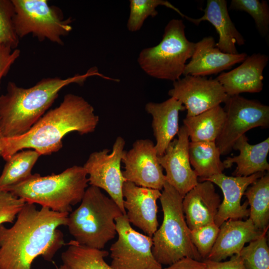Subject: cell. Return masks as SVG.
<instances>
[{
    "label": "cell",
    "mask_w": 269,
    "mask_h": 269,
    "mask_svg": "<svg viewBox=\"0 0 269 269\" xmlns=\"http://www.w3.org/2000/svg\"><path fill=\"white\" fill-rule=\"evenodd\" d=\"M230 9L243 11L249 13L254 20L256 27L263 36L269 32V6L265 0H232Z\"/></svg>",
    "instance_id": "obj_31"
},
{
    "label": "cell",
    "mask_w": 269,
    "mask_h": 269,
    "mask_svg": "<svg viewBox=\"0 0 269 269\" xmlns=\"http://www.w3.org/2000/svg\"><path fill=\"white\" fill-rule=\"evenodd\" d=\"M20 54V51L18 49H12L7 45H0V83Z\"/></svg>",
    "instance_id": "obj_35"
},
{
    "label": "cell",
    "mask_w": 269,
    "mask_h": 269,
    "mask_svg": "<svg viewBox=\"0 0 269 269\" xmlns=\"http://www.w3.org/2000/svg\"><path fill=\"white\" fill-rule=\"evenodd\" d=\"M263 232L258 230L249 218L245 221L229 219L219 227L216 242L206 259L221 262L239 255L245 244L257 239Z\"/></svg>",
    "instance_id": "obj_20"
},
{
    "label": "cell",
    "mask_w": 269,
    "mask_h": 269,
    "mask_svg": "<svg viewBox=\"0 0 269 269\" xmlns=\"http://www.w3.org/2000/svg\"><path fill=\"white\" fill-rule=\"evenodd\" d=\"M162 269H206L203 261L190 258H183Z\"/></svg>",
    "instance_id": "obj_37"
},
{
    "label": "cell",
    "mask_w": 269,
    "mask_h": 269,
    "mask_svg": "<svg viewBox=\"0 0 269 269\" xmlns=\"http://www.w3.org/2000/svg\"><path fill=\"white\" fill-rule=\"evenodd\" d=\"M80 203L68 215L69 232L79 244L102 250L117 234L115 220L123 214L112 198L95 186L87 187Z\"/></svg>",
    "instance_id": "obj_5"
},
{
    "label": "cell",
    "mask_w": 269,
    "mask_h": 269,
    "mask_svg": "<svg viewBox=\"0 0 269 269\" xmlns=\"http://www.w3.org/2000/svg\"><path fill=\"white\" fill-rule=\"evenodd\" d=\"M25 202L15 196L0 205V225L13 223Z\"/></svg>",
    "instance_id": "obj_34"
},
{
    "label": "cell",
    "mask_w": 269,
    "mask_h": 269,
    "mask_svg": "<svg viewBox=\"0 0 269 269\" xmlns=\"http://www.w3.org/2000/svg\"><path fill=\"white\" fill-rule=\"evenodd\" d=\"M188 150L190 164L201 181L223 173L225 168L215 142L189 141Z\"/></svg>",
    "instance_id": "obj_25"
},
{
    "label": "cell",
    "mask_w": 269,
    "mask_h": 269,
    "mask_svg": "<svg viewBox=\"0 0 269 269\" xmlns=\"http://www.w3.org/2000/svg\"><path fill=\"white\" fill-rule=\"evenodd\" d=\"M204 14L198 18L186 16L185 18L196 25L203 21L209 22L216 29L219 39L216 46L221 51L231 54L238 53L236 44H245V39L232 22L225 0H208Z\"/></svg>",
    "instance_id": "obj_21"
},
{
    "label": "cell",
    "mask_w": 269,
    "mask_h": 269,
    "mask_svg": "<svg viewBox=\"0 0 269 269\" xmlns=\"http://www.w3.org/2000/svg\"><path fill=\"white\" fill-rule=\"evenodd\" d=\"M99 121L93 106L82 97L67 94L60 105L46 112L24 134L2 137L1 156L7 161L13 154L31 148L41 155L51 154L63 146L64 136L72 132L83 135L95 131Z\"/></svg>",
    "instance_id": "obj_2"
},
{
    "label": "cell",
    "mask_w": 269,
    "mask_h": 269,
    "mask_svg": "<svg viewBox=\"0 0 269 269\" xmlns=\"http://www.w3.org/2000/svg\"><path fill=\"white\" fill-rule=\"evenodd\" d=\"M159 199L163 218L152 237L155 260L162 266H169L184 258L201 261L190 239L182 209L183 197L165 181Z\"/></svg>",
    "instance_id": "obj_6"
},
{
    "label": "cell",
    "mask_w": 269,
    "mask_h": 269,
    "mask_svg": "<svg viewBox=\"0 0 269 269\" xmlns=\"http://www.w3.org/2000/svg\"><path fill=\"white\" fill-rule=\"evenodd\" d=\"M206 269H246L240 255L231 257L225 262H217L205 259L203 260Z\"/></svg>",
    "instance_id": "obj_36"
},
{
    "label": "cell",
    "mask_w": 269,
    "mask_h": 269,
    "mask_svg": "<svg viewBox=\"0 0 269 269\" xmlns=\"http://www.w3.org/2000/svg\"><path fill=\"white\" fill-rule=\"evenodd\" d=\"M122 193L126 215L129 222L152 237L158 226L156 202L161 196L160 191L126 181Z\"/></svg>",
    "instance_id": "obj_15"
},
{
    "label": "cell",
    "mask_w": 269,
    "mask_h": 269,
    "mask_svg": "<svg viewBox=\"0 0 269 269\" xmlns=\"http://www.w3.org/2000/svg\"><path fill=\"white\" fill-rule=\"evenodd\" d=\"M13 22L18 38L32 34L39 41L47 39L63 45L62 38L72 30L71 17L65 19L61 9L46 0H11Z\"/></svg>",
    "instance_id": "obj_8"
},
{
    "label": "cell",
    "mask_w": 269,
    "mask_h": 269,
    "mask_svg": "<svg viewBox=\"0 0 269 269\" xmlns=\"http://www.w3.org/2000/svg\"><path fill=\"white\" fill-rule=\"evenodd\" d=\"M266 230L244 247L240 256L246 269H269V248Z\"/></svg>",
    "instance_id": "obj_30"
},
{
    "label": "cell",
    "mask_w": 269,
    "mask_h": 269,
    "mask_svg": "<svg viewBox=\"0 0 269 269\" xmlns=\"http://www.w3.org/2000/svg\"><path fill=\"white\" fill-rule=\"evenodd\" d=\"M224 109L226 117L215 143L221 155L233 149L236 141L250 130L269 126V107L240 95L229 96Z\"/></svg>",
    "instance_id": "obj_9"
},
{
    "label": "cell",
    "mask_w": 269,
    "mask_h": 269,
    "mask_svg": "<svg viewBox=\"0 0 269 269\" xmlns=\"http://www.w3.org/2000/svg\"><path fill=\"white\" fill-rule=\"evenodd\" d=\"M94 76L109 79L93 67L85 74L67 78H44L28 88L9 81L6 93L0 95V133L2 137H14L27 132L51 106L63 88L73 83L82 85L87 78Z\"/></svg>",
    "instance_id": "obj_3"
},
{
    "label": "cell",
    "mask_w": 269,
    "mask_h": 269,
    "mask_svg": "<svg viewBox=\"0 0 269 269\" xmlns=\"http://www.w3.org/2000/svg\"><path fill=\"white\" fill-rule=\"evenodd\" d=\"M125 141L121 136L116 139L112 152L108 149L91 153L83 166L88 175V184L105 190L118 205L123 215L122 188L126 181L121 164L125 150Z\"/></svg>",
    "instance_id": "obj_11"
},
{
    "label": "cell",
    "mask_w": 269,
    "mask_h": 269,
    "mask_svg": "<svg viewBox=\"0 0 269 269\" xmlns=\"http://www.w3.org/2000/svg\"><path fill=\"white\" fill-rule=\"evenodd\" d=\"M185 28L181 19H172L165 26L159 44L141 50L137 63L147 75L172 82L180 78L195 45L187 38Z\"/></svg>",
    "instance_id": "obj_7"
},
{
    "label": "cell",
    "mask_w": 269,
    "mask_h": 269,
    "mask_svg": "<svg viewBox=\"0 0 269 269\" xmlns=\"http://www.w3.org/2000/svg\"><path fill=\"white\" fill-rule=\"evenodd\" d=\"M13 196V195L9 192L4 190H0V205L9 200Z\"/></svg>",
    "instance_id": "obj_38"
},
{
    "label": "cell",
    "mask_w": 269,
    "mask_h": 269,
    "mask_svg": "<svg viewBox=\"0 0 269 269\" xmlns=\"http://www.w3.org/2000/svg\"><path fill=\"white\" fill-rule=\"evenodd\" d=\"M159 5H163L173 9L183 17L185 18L186 16L166 0H130V14L127 24L128 29L131 32L139 30L147 17H154L158 14L156 7Z\"/></svg>",
    "instance_id": "obj_29"
},
{
    "label": "cell",
    "mask_w": 269,
    "mask_h": 269,
    "mask_svg": "<svg viewBox=\"0 0 269 269\" xmlns=\"http://www.w3.org/2000/svg\"><path fill=\"white\" fill-rule=\"evenodd\" d=\"M2 137V136L1 134L0 133V156H1L0 140H1Z\"/></svg>",
    "instance_id": "obj_39"
},
{
    "label": "cell",
    "mask_w": 269,
    "mask_h": 269,
    "mask_svg": "<svg viewBox=\"0 0 269 269\" xmlns=\"http://www.w3.org/2000/svg\"><path fill=\"white\" fill-rule=\"evenodd\" d=\"M14 7L11 0H0V45L16 49L19 38L14 27Z\"/></svg>",
    "instance_id": "obj_32"
},
{
    "label": "cell",
    "mask_w": 269,
    "mask_h": 269,
    "mask_svg": "<svg viewBox=\"0 0 269 269\" xmlns=\"http://www.w3.org/2000/svg\"><path fill=\"white\" fill-rule=\"evenodd\" d=\"M258 172L248 176H229L223 173L212 176L205 180L219 186L224 198L219 207L214 223L219 227L229 219H242L249 216L248 202L241 204V199L247 188L264 175Z\"/></svg>",
    "instance_id": "obj_16"
},
{
    "label": "cell",
    "mask_w": 269,
    "mask_h": 269,
    "mask_svg": "<svg viewBox=\"0 0 269 269\" xmlns=\"http://www.w3.org/2000/svg\"><path fill=\"white\" fill-rule=\"evenodd\" d=\"M61 254L62 265L66 269H114L105 261L108 251L90 248L71 240Z\"/></svg>",
    "instance_id": "obj_27"
},
{
    "label": "cell",
    "mask_w": 269,
    "mask_h": 269,
    "mask_svg": "<svg viewBox=\"0 0 269 269\" xmlns=\"http://www.w3.org/2000/svg\"><path fill=\"white\" fill-rule=\"evenodd\" d=\"M168 95L180 101L193 117L225 103L229 97L216 79L186 75L173 82Z\"/></svg>",
    "instance_id": "obj_12"
},
{
    "label": "cell",
    "mask_w": 269,
    "mask_h": 269,
    "mask_svg": "<svg viewBox=\"0 0 269 269\" xmlns=\"http://www.w3.org/2000/svg\"><path fill=\"white\" fill-rule=\"evenodd\" d=\"M220 203V196L212 182H198L182 200V209L189 229L214 223Z\"/></svg>",
    "instance_id": "obj_19"
},
{
    "label": "cell",
    "mask_w": 269,
    "mask_h": 269,
    "mask_svg": "<svg viewBox=\"0 0 269 269\" xmlns=\"http://www.w3.org/2000/svg\"><path fill=\"white\" fill-rule=\"evenodd\" d=\"M269 60L266 54L254 53L248 56L237 67L222 73L215 79L229 96L260 92L264 86L263 71Z\"/></svg>",
    "instance_id": "obj_18"
},
{
    "label": "cell",
    "mask_w": 269,
    "mask_h": 269,
    "mask_svg": "<svg viewBox=\"0 0 269 269\" xmlns=\"http://www.w3.org/2000/svg\"><path fill=\"white\" fill-rule=\"evenodd\" d=\"M122 162L125 165L122 173L126 181L140 187L162 190L165 175L152 140L135 141L132 148L125 150Z\"/></svg>",
    "instance_id": "obj_13"
},
{
    "label": "cell",
    "mask_w": 269,
    "mask_h": 269,
    "mask_svg": "<svg viewBox=\"0 0 269 269\" xmlns=\"http://www.w3.org/2000/svg\"><path fill=\"white\" fill-rule=\"evenodd\" d=\"M87 176L83 166L74 165L57 174L41 176L32 174L25 180L3 190L26 203L69 214L72 206L81 202L83 197L88 187Z\"/></svg>",
    "instance_id": "obj_4"
},
{
    "label": "cell",
    "mask_w": 269,
    "mask_h": 269,
    "mask_svg": "<svg viewBox=\"0 0 269 269\" xmlns=\"http://www.w3.org/2000/svg\"><path fill=\"white\" fill-rule=\"evenodd\" d=\"M57 269H66L62 265L60 267Z\"/></svg>",
    "instance_id": "obj_40"
},
{
    "label": "cell",
    "mask_w": 269,
    "mask_h": 269,
    "mask_svg": "<svg viewBox=\"0 0 269 269\" xmlns=\"http://www.w3.org/2000/svg\"><path fill=\"white\" fill-rule=\"evenodd\" d=\"M117 240L110 248L114 269H162L154 258L151 237L134 230L126 215L115 220Z\"/></svg>",
    "instance_id": "obj_10"
},
{
    "label": "cell",
    "mask_w": 269,
    "mask_h": 269,
    "mask_svg": "<svg viewBox=\"0 0 269 269\" xmlns=\"http://www.w3.org/2000/svg\"><path fill=\"white\" fill-rule=\"evenodd\" d=\"M225 117L224 108L219 105L197 115L185 117L183 126L191 141L215 142L221 133Z\"/></svg>",
    "instance_id": "obj_24"
},
{
    "label": "cell",
    "mask_w": 269,
    "mask_h": 269,
    "mask_svg": "<svg viewBox=\"0 0 269 269\" xmlns=\"http://www.w3.org/2000/svg\"><path fill=\"white\" fill-rule=\"evenodd\" d=\"M189 139L183 125L179 129L177 138L171 141L163 155L158 156V161L165 171V181L183 198L198 182L190 162Z\"/></svg>",
    "instance_id": "obj_14"
},
{
    "label": "cell",
    "mask_w": 269,
    "mask_h": 269,
    "mask_svg": "<svg viewBox=\"0 0 269 269\" xmlns=\"http://www.w3.org/2000/svg\"><path fill=\"white\" fill-rule=\"evenodd\" d=\"M41 155L34 149L17 152L6 161L0 176V190L22 182L30 177L31 170Z\"/></svg>",
    "instance_id": "obj_28"
},
{
    "label": "cell",
    "mask_w": 269,
    "mask_h": 269,
    "mask_svg": "<svg viewBox=\"0 0 269 269\" xmlns=\"http://www.w3.org/2000/svg\"><path fill=\"white\" fill-rule=\"evenodd\" d=\"M233 149L238 150L239 154L228 157L223 162L225 168L231 167L234 163L237 167L233 173L234 176H248L258 172L269 171L267 156L269 151V138L256 144L249 143L244 134L235 142Z\"/></svg>",
    "instance_id": "obj_23"
},
{
    "label": "cell",
    "mask_w": 269,
    "mask_h": 269,
    "mask_svg": "<svg viewBox=\"0 0 269 269\" xmlns=\"http://www.w3.org/2000/svg\"><path fill=\"white\" fill-rule=\"evenodd\" d=\"M68 213L26 203L10 228L0 225V269H31L38 257L51 262L65 245L62 231Z\"/></svg>",
    "instance_id": "obj_1"
},
{
    "label": "cell",
    "mask_w": 269,
    "mask_h": 269,
    "mask_svg": "<svg viewBox=\"0 0 269 269\" xmlns=\"http://www.w3.org/2000/svg\"><path fill=\"white\" fill-rule=\"evenodd\" d=\"M244 195L250 205L249 219L260 231L268 230L269 222V174L265 173L250 185Z\"/></svg>",
    "instance_id": "obj_26"
},
{
    "label": "cell",
    "mask_w": 269,
    "mask_h": 269,
    "mask_svg": "<svg viewBox=\"0 0 269 269\" xmlns=\"http://www.w3.org/2000/svg\"><path fill=\"white\" fill-rule=\"evenodd\" d=\"M145 110L152 117L155 148L158 156L162 155L178 133L179 113L185 110V108L180 101L170 97L161 103L148 102Z\"/></svg>",
    "instance_id": "obj_22"
},
{
    "label": "cell",
    "mask_w": 269,
    "mask_h": 269,
    "mask_svg": "<svg viewBox=\"0 0 269 269\" xmlns=\"http://www.w3.org/2000/svg\"><path fill=\"white\" fill-rule=\"evenodd\" d=\"M219 232V227L215 223L190 230L191 240L203 260L212 250Z\"/></svg>",
    "instance_id": "obj_33"
},
{
    "label": "cell",
    "mask_w": 269,
    "mask_h": 269,
    "mask_svg": "<svg viewBox=\"0 0 269 269\" xmlns=\"http://www.w3.org/2000/svg\"><path fill=\"white\" fill-rule=\"evenodd\" d=\"M247 56L246 53H224L216 46L213 37L206 36L195 43L191 60L186 64L183 75L206 77L217 74L242 62Z\"/></svg>",
    "instance_id": "obj_17"
}]
</instances>
